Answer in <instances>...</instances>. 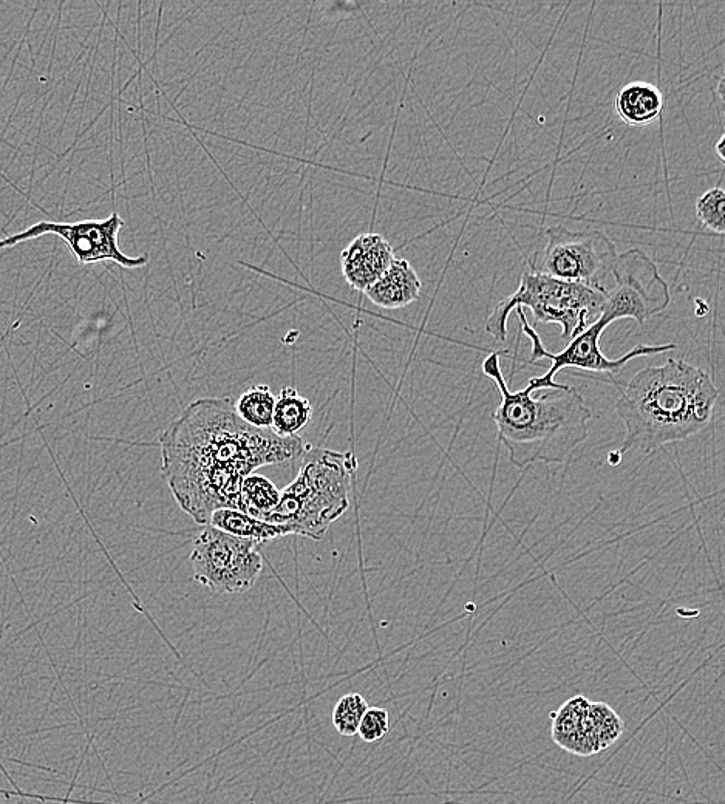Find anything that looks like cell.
Instances as JSON below:
<instances>
[{
    "mask_svg": "<svg viewBox=\"0 0 725 804\" xmlns=\"http://www.w3.org/2000/svg\"><path fill=\"white\" fill-rule=\"evenodd\" d=\"M311 415V402L294 387H285L276 398L271 430L279 437H297V433L310 423Z\"/></svg>",
    "mask_w": 725,
    "mask_h": 804,
    "instance_id": "16",
    "label": "cell"
},
{
    "mask_svg": "<svg viewBox=\"0 0 725 804\" xmlns=\"http://www.w3.org/2000/svg\"><path fill=\"white\" fill-rule=\"evenodd\" d=\"M588 707L589 701L586 698L576 696L563 704L559 713H555L552 724L551 735L555 743L580 757L599 752L593 730L589 726Z\"/></svg>",
    "mask_w": 725,
    "mask_h": 804,
    "instance_id": "13",
    "label": "cell"
},
{
    "mask_svg": "<svg viewBox=\"0 0 725 804\" xmlns=\"http://www.w3.org/2000/svg\"><path fill=\"white\" fill-rule=\"evenodd\" d=\"M126 222L118 212L104 220H82L76 223L39 222L25 231L16 232L0 240V248H13L19 243L39 239L44 236H56L64 240L81 265L113 262L126 270H135L149 263V257H129L121 251V229Z\"/></svg>",
    "mask_w": 725,
    "mask_h": 804,
    "instance_id": "10",
    "label": "cell"
},
{
    "mask_svg": "<svg viewBox=\"0 0 725 804\" xmlns=\"http://www.w3.org/2000/svg\"><path fill=\"white\" fill-rule=\"evenodd\" d=\"M160 447L161 474L181 511L208 525L212 512L237 509L246 477L259 467L300 460L310 444L248 426L229 398H203L161 433Z\"/></svg>",
    "mask_w": 725,
    "mask_h": 804,
    "instance_id": "1",
    "label": "cell"
},
{
    "mask_svg": "<svg viewBox=\"0 0 725 804\" xmlns=\"http://www.w3.org/2000/svg\"><path fill=\"white\" fill-rule=\"evenodd\" d=\"M206 526L234 535L239 539L251 540L257 545L291 535L290 529L285 526L273 525L265 520L243 514L237 509H218V511L212 512Z\"/></svg>",
    "mask_w": 725,
    "mask_h": 804,
    "instance_id": "15",
    "label": "cell"
},
{
    "mask_svg": "<svg viewBox=\"0 0 725 804\" xmlns=\"http://www.w3.org/2000/svg\"><path fill=\"white\" fill-rule=\"evenodd\" d=\"M194 579L215 594H243L263 571L257 543L206 526L191 552Z\"/></svg>",
    "mask_w": 725,
    "mask_h": 804,
    "instance_id": "8",
    "label": "cell"
},
{
    "mask_svg": "<svg viewBox=\"0 0 725 804\" xmlns=\"http://www.w3.org/2000/svg\"><path fill=\"white\" fill-rule=\"evenodd\" d=\"M494 351L483 362V373L500 390V406L495 410L498 438L518 469L534 463L560 464L588 438L591 409L579 390L563 384L549 389L540 398L528 390L511 392L501 372L500 356Z\"/></svg>",
    "mask_w": 725,
    "mask_h": 804,
    "instance_id": "3",
    "label": "cell"
},
{
    "mask_svg": "<svg viewBox=\"0 0 725 804\" xmlns=\"http://www.w3.org/2000/svg\"><path fill=\"white\" fill-rule=\"evenodd\" d=\"M605 296V291L582 283L565 282L534 271L525 273L518 290L498 302L487 319L486 331L495 341H506L512 311L528 308L537 324L560 325L563 341L569 342L599 321Z\"/></svg>",
    "mask_w": 725,
    "mask_h": 804,
    "instance_id": "5",
    "label": "cell"
},
{
    "mask_svg": "<svg viewBox=\"0 0 725 804\" xmlns=\"http://www.w3.org/2000/svg\"><path fill=\"white\" fill-rule=\"evenodd\" d=\"M696 217L705 228L722 236L725 232L724 189L713 188L702 194L696 201Z\"/></svg>",
    "mask_w": 725,
    "mask_h": 804,
    "instance_id": "21",
    "label": "cell"
},
{
    "mask_svg": "<svg viewBox=\"0 0 725 804\" xmlns=\"http://www.w3.org/2000/svg\"><path fill=\"white\" fill-rule=\"evenodd\" d=\"M280 491L276 484L263 475L251 474L240 488L237 511L265 520L279 505Z\"/></svg>",
    "mask_w": 725,
    "mask_h": 804,
    "instance_id": "17",
    "label": "cell"
},
{
    "mask_svg": "<svg viewBox=\"0 0 725 804\" xmlns=\"http://www.w3.org/2000/svg\"><path fill=\"white\" fill-rule=\"evenodd\" d=\"M368 710V702L361 693H347L336 702L331 723L339 735H358L359 724Z\"/></svg>",
    "mask_w": 725,
    "mask_h": 804,
    "instance_id": "20",
    "label": "cell"
},
{
    "mask_svg": "<svg viewBox=\"0 0 725 804\" xmlns=\"http://www.w3.org/2000/svg\"><path fill=\"white\" fill-rule=\"evenodd\" d=\"M588 718L599 750L616 743L625 730L620 716L605 702H589Z\"/></svg>",
    "mask_w": 725,
    "mask_h": 804,
    "instance_id": "19",
    "label": "cell"
},
{
    "mask_svg": "<svg viewBox=\"0 0 725 804\" xmlns=\"http://www.w3.org/2000/svg\"><path fill=\"white\" fill-rule=\"evenodd\" d=\"M276 395L268 385H254L239 396L234 404L235 413L240 420L254 429H271L273 424Z\"/></svg>",
    "mask_w": 725,
    "mask_h": 804,
    "instance_id": "18",
    "label": "cell"
},
{
    "mask_svg": "<svg viewBox=\"0 0 725 804\" xmlns=\"http://www.w3.org/2000/svg\"><path fill=\"white\" fill-rule=\"evenodd\" d=\"M614 285L606 291L605 305L599 321L610 327L620 319H633L645 324L654 314L667 310L671 302L670 288L659 273L656 263L640 249L619 254L613 266Z\"/></svg>",
    "mask_w": 725,
    "mask_h": 804,
    "instance_id": "9",
    "label": "cell"
},
{
    "mask_svg": "<svg viewBox=\"0 0 725 804\" xmlns=\"http://www.w3.org/2000/svg\"><path fill=\"white\" fill-rule=\"evenodd\" d=\"M724 140H725V138L721 137V140H719L718 144H716V152H718L719 160H721L722 163H724V161H725V157H724Z\"/></svg>",
    "mask_w": 725,
    "mask_h": 804,
    "instance_id": "23",
    "label": "cell"
},
{
    "mask_svg": "<svg viewBox=\"0 0 725 804\" xmlns=\"http://www.w3.org/2000/svg\"><path fill=\"white\" fill-rule=\"evenodd\" d=\"M614 106L623 123L634 127L650 126L661 116L664 96L650 82H630L620 90Z\"/></svg>",
    "mask_w": 725,
    "mask_h": 804,
    "instance_id": "14",
    "label": "cell"
},
{
    "mask_svg": "<svg viewBox=\"0 0 725 804\" xmlns=\"http://www.w3.org/2000/svg\"><path fill=\"white\" fill-rule=\"evenodd\" d=\"M546 236L548 243L532 263L534 273L582 283L606 293V282L619 254L605 232L569 231L565 226H555L546 231Z\"/></svg>",
    "mask_w": 725,
    "mask_h": 804,
    "instance_id": "6",
    "label": "cell"
},
{
    "mask_svg": "<svg viewBox=\"0 0 725 804\" xmlns=\"http://www.w3.org/2000/svg\"><path fill=\"white\" fill-rule=\"evenodd\" d=\"M300 460L299 474L280 491L279 505L265 522L285 526L291 535L322 540L350 508L351 480L358 461L351 452L311 444Z\"/></svg>",
    "mask_w": 725,
    "mask_h": 804,
    "instance_id": "4",
    "label": "cell"
},
{
    "mask_svg": "<svg viewBox=\"0 0 725 804\" xmlns=\"http://www.w3.org/2000/svg\"><path fill=\"white\" fill-rule=\"evenodd\" d=\"M395 259V249L389 240L381 234L368 232L356 237L342 251V274L353 290L364 293L384 276Z\"/></svg>",
    "mask_w": 725,
    "mask_h": 804,
    "instance_id": "11",
    "label": "cell"
},
{
    "mask_svg": "<svg viewBox=\"0 0 725 804\" xmlns=\"http://www.w3.org/2000/svg\"><path fill=\"white\" fill-rule=\"evenodd\" d=\"M518 319H520L521 331L525 334L526 338L531 341L532 355L529 364H535L540 359H548L551 361V367L548 372L543 376H535L529 379L528 385L525 389L529 393L537 392V390L549 389H562L563 384H557L554 381L555 375L563 370V368H577L583 372L594 373H616L622 372V368L633 361V359L644 358V356L659 355V353H667V351L676 350V344L667 345H644L640 344L634 347L633 350L628 351L627 355L620 356L617 359L606 358L600 348V338H602L603 331L608 328V325L603 324L602 321H597L596 324L591 325L588 330L583 331L582 334L571 339L563 348L560 353H551L546 350L543 345L540 334L535 331L532 325L528 324L526 319L525 310L517 308Z\"/></svg>",
    "mask_w": 725,
    "mask_h": 804,
    "instance_id": "7",
    "label": "cell"
},
{
    "mask_svg": "<svg viewBox=\"0 0 725 804\" xmlns=\"http://www.w3.org/2000/svg\"><path fill=\"white\" fill-rule=\"evenodd\" d=\"M423 282L409 260L395 259L389 270L372 287L364 291L368 300L384 310L409 307L421 296Z\"/></svg>",
    "mask_w": 725,
    "mask_h": 804,
    "instance_id": "12",
    "label": "cell"
},
{
    "mask_svg": "<svg viewBox=\"0 0 725 804\" xmlns=\"http://www.w3.org/2000/svg\"><path fill=\"white\" fill-rule=\"evenodd\" d=\"M719 390L702 368L678 359L650 365L628 381L616 401L625 424L620 455L651 454L701 433L712 421Z\"/></svg>",
    "mask_w": 725,
    "mask_h": 804,
    "instance_id": "2",
    "label": "cell"
},
{
    "mask_svg": "<svg viewBox=\"0 0 725 804\" xmlns=\"http://www.w3.org/2000/svg\"><path fill=\"white\" fill-rule=\"evenodd\" d=\"M390 732V715L385 709L368 707L359 724L358 735L364 743H378Z\"/></svg>",
    "mask_w": 725,
    "mask_h": 804,
    "instance_id": "22",
    "label": "cell"
}]
</instances>
